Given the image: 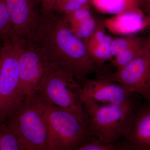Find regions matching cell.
Returning <instances> with one entry per match:
<instances>
[{
	"label": "cell",
	"instance_id": "cell-12",
	"mask_svg": "<svg viewBox=\"0 0 150 150\" xmlns=\"http://www.w3.org/2000/svg\"><path fill=\"white\" fill-rule=\"evenodd\" d=\"M105 28L114 34L131 35L145 28L150 18H144L143 13L130 11L117 14L103 21Z\"/></svg>",
	"mask_w": 150,
	"mask_h": 150
},
{
	"label": "cell",
	"instance_id": "cell-16",
	"mask_svg": "<svg viewBox=\"0 0 150 150\" xmlns=\"http://www.w3.org/2000/svg\"><path fill=\"white\" fill-rule=\"evenodd\" d=\"M91 0H56L52 5L51 11L64 16L80 9L89 8Z\"/></svg>",
	"mask_w": 150,
	"mask_h": 150
},
{
	"label": "cell",
	"instance_id": "cell-20",
	"mask_svg": "<svg viewBox=\"0 0 150 150\" xmlns=\"http://www.w3.org/2000/svg\"><path fill=\"white\" fill-rule=\"evenodd\" d=\"M12 33L5 0H0V40L4 42Z\"/></svg>",
	"mask_w": 150,
	"mask_h": 150
},
{
	"label": "cell",
	"instance_id": "cell-15",
	"mask_svg": "<svg viewBox=\"0 0 150 150\" xmlns=\"http://www.w3.org/2000/svg\"><path fill=\"white\" fill-rule=\"evenodd\" d=\"M75 150H133L125 139L112 143L102 142L93 138Z\"/></svg>",
	"mask_w": 150,
	"mask_h": 150
},
{
	"label": "cell",
	"instance_id": "cell-24",
	"mask_svg": "<svg viewBox=\"0 0 150 150\" xmlns=\"http://www.w3.org/2000/svg\"><path fill=\"white\" fill-rule=\"evenodd\" d=\"M24 150H33L29 149H25Z\"/></svg>",
	"mask_w": 150,
	"mask_h": 150
},
{
	"label": "cell",
	"instance_id": "cell-1",
	"mask_svg": "<svg viewBox=\"0 0 150 150\" xmlns=\"http://www.w3.org/2000/svg\"><path fill=\"white\" fill-rule=\"evenodd\" d=\"M30 42L48 62L72 75L81 86L89 75L97 71L84 42L73 32L63 16L52 11L40 13Z\"/></svg>",
	"mask_w": 150,
	"mask_h": 150
},
{
	"label": "cell",
	"instance_id": "cell-17",
	"mask_svg": "<svg viewBox=\"0 0 150 150\" xmlns=\"http://www.w3.org/2000/svg\"><path fill=\"white\" fill-rule=\"evenodd\" d=\"M17 137L5 123L0 124V150H24Z\"/></svg>",
	"mask_w": 150,
	"mask_h": 150
},
{
	"label": "cell",
	"instance_id": "cell-18",
	"mask_svg": "<svg viewBox=\"0 0 150 150\" xmlns=\"http://www.w3.org/2000/svg\"><path fill=\"white\" fill-rule=\"evenodd\" d=\"M96 24V21L91 16L83 21L68 24L75 35L85 43L92 33Z\"/></svg>",
	"mask_w": 150,
	"mask_h": 150
},
{
	"label": "cell",
	"instance_id": "cell-3",
	"mask_svg": "<svg viewBox=\"0 0 150 150\" xmlns=\"http://www.w3.org/2000/svg\"><path fill=\"white\" fill-rule=\"evenodd\" d=\"M35 95L49 104L74 113L87 124L82 86L72 75L62 68L48 62Z\"/></svg>",
	"mask_w": 150,
	"mask_h": 150
},
{
	"label": "cell",
	"instance_id": "cell-23",
	"mask_svg": "<svg viewBox=\"0 0 150 150\" xmlns=\"http://www.w3.org/2000/svg\"><path fill=\"white\" fill-rule=\"evenodd\" d=\"M1 47H0V57H1Z\"/></svg>",
	"mask_w": 150,
	"mask_h": 150
},
{
	"label": "cell",
	"instance_id": "cell-14",
	"mask_svg": "<svg viewBox=\"0 0 150 150\" xmlns=\"http://www.w3.org/2000/svg\"><path fill=\"white\" fill-rule=\"evenodd\" d=\"M112 39V38L107 35L101 44L87 49L90 57L97 67L98 70L101 68L105 62L112 60V56L110 51Z\"/></svg>",
	"mask_w": 150,
	"mask_h": 150
},
{
	"label": "cell",
	"instance_id": "cell-8",
	"mask_svg": "<svg viewBox=\"0 0 150 150\" xmlns=\"http://www.w3.org/2000/svg\"><path fill=\"white\" fill-rule=\"evenodd\" d=\"M48 61L37 46L26 41L19 58V84L26 98L34 96L43 78Z\"/></svg>",
	"mask_w": 150,
	"mask_h": 150
},
{
	"label": "cell",
	"instance_id": "cell-10",
	"mask_svg": "<svg viewBox=\"0 0 150 150\" xmlns=\"http://www.w3.org/2000/svg\"><path fill=\"white\" fill-rule=\"evenodd\" d=\"M82 86V95L98 104L123 105L135 101L134 93L105 78L87 79Z\"/></svg>",
	"mask_w": 150,
	"mask_h": 150
},
{
	"label": "cell",
	"instance_id": "cell-22",
	"mask_svg": "<svg viewBox=\"0 0 150 150\" xmlns=\"http://www.w3.org/2000/svg\"><path fill=\"white\" fill-rule=\"evenodd\" d=\"M56 0H40L41 12H47L51 11V7Z\"/></svg>",
	"mask_w": 150,
	"mask_h": 150
},
{
	"label": "cell",
	"instance_id": "cell-5",
	"mask_svg": "<svg viewBox=\"0 0 150 150\" xmlns=\"http://www.w3.org/2000/svg\"><path fill=\"white\" fill-rule=\"evenodd\" d=\"M5 123L24 149L49 150L44 109L41 100L36 95L25 100Z\"/></svg>",
	"mask_w": 150,
	"mask_h": 150
},
{
	"label": "cell",
	"instance_id": "cell-11",
	"mask_svg": "<svg viewBox=\"0 0 150 150\" xmlns=\"http://www.w3.org/2000/svg\"><path fill=\"white\" fill-rule=\"evenodd\" d=\"M133 150H150V103L137 108L130 132L125 139Z\"/></svg>",
	"mask_w": 150,
	"mask_h": 150
},
{
	"label": "cell",
	"instance_id": "cell-21",
	"mask_svg": "<svg viewBox=\"0 0 150 150\" xmlns=\"http://www.w3.org/2000/svg\"><path fill=\"white\" fill-rule=\"evenodd\" d=\"M103 21H96V25L91 35L85 42L87 49L100 45L107 37Z\"/></svg>",
	"mask_w": 150,
	"mask_h": 150
},
{
	"label": "cell",
	"instance_id": "cell-19",
	"mask_svg": "<svg viewBox=\"0 0 150 150\" xmlns=\"http://www.w3.org/2000/svg\"><path fill=\"white\" fill-rule=\"evenodd\" d=\"M142 37L135 35L112 38L110 43V51L112 57L128 49L141 39Z\"/></svg>",
	"mask_w": 150,
	"mask_h": 150
},
{
	"label": "cell",
	"instance_id": "cell-9",
	"mask_svg": "<svg viewBox=\"0 0 150 150\" xmlns=\"http://www.w3.org/2000/svg\"><path fill=\"white\" fill-rule=\"evenodd\" d=\"M5 1L12 32L25 41H31L40 19V0Z\"/></svg>",
	"mask_w": 150,
	"mask_h": 150
},
{
	"label": "cell",
	"instance_id": "cell-6",
	"mask_svg": "<svg viewBox=\"0 0 150 150\" xmlns=\"http://www.w3.org/2000/svg\"><path fill=\"white\" fill-rule=\"evenodd\" d=\"M39 98L48 126L49 150H75L93 138L85 122L78 115Z\"/></svg>",
	"mask_w": 150,
	"mask_h": 150
},
{
	"label": "cell",
	"instance_id": "cell-13",
	"mask_svg": "<svg viewBox=\"0 0 150 150\" xmlns=\"http://www.w3.org/2000/svg\"><path fill=\"white\" fill-rule=\"evenodd\" d=\"M149 45L150 37L147 39L142 37L137 43L114 57L111 65L116 69L124 67L143 54Z\"/></svg>",
	"mask_w": 150,
	"mask_h": 150
},
{
	"label": "cell",
	"instance_id": "cell-4",
	"mask_svg": "<svg viewBox=\"0 0 150 150\" xmlns=\"http://www.w3.org/2000/svg\"><path fill=\"white\" fill-rule=\"evenodd\" d=\"M25 40L12 33L3 42L0 57V124L25 99L19 84V58Z\"/></svg>",
	"mask_w": 150,
	"mask_h": 150
},
{
	"label": "cell",
	"instance_id": "cell-2",
	"mask_svg": "<svg viewBox=\"0 0 150 150\" xmlns=\"http://www.w3.org/2000/svg\"><path fill=\"white\" fill-rule=\"evenodd\" d=\"M82 100L87 128L92 138L108 143L126 139L137 109L135 101L123 105L100 104L83 95Z\"/></svg>",
	"mask_w": 150,
	"mask_h": 150
},
{
	"label": "cell",
	"instance_id": "cell-7",
	"mask_svg": "<svg viewBox=\"0 0 150 150\" xmlns=\"http://www.w3.org/2000/svg\"><path fill=\"white\" fill-rule=\"evenodd\" d=\"M100 77L119 84L150 103V45L143 54L127 65L109 75Z\"/></svg>",
	"mask_w": 150,
	"mask_h": 150
}]
</instances>
